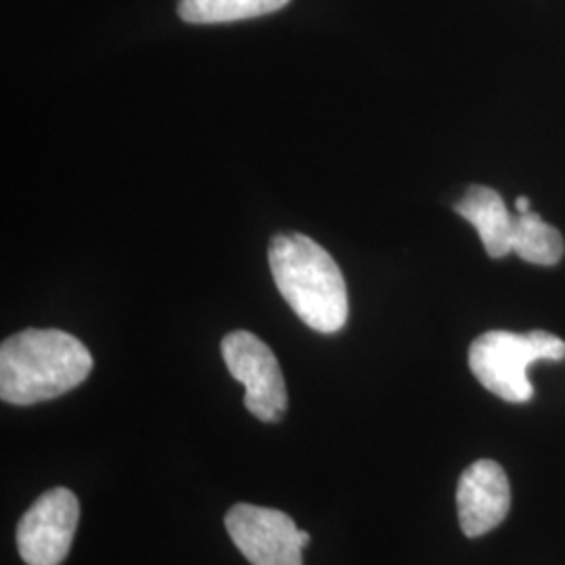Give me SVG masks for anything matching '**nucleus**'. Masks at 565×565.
I'll list each match as a JSON object with an SVG mask.
<instances>
[{
    "mask_svg": "<svg viewBox=\"0 0 565 565\" xmlns=\"http://www.w3.org/2000/svg\"><path fill=\"white\" fill-rule=\"evenodd\" d=\"M93 354L60 329H25L0 345V396L18 406L60 398L93 371Z\"/></svg>",
    "mask_w": 565,
    "mask_h": 565,
    "instance_id": "1",
    "label": "nucleus"
},
{
    "mask_svg": "<svg viewBox=\"0 0 565 565\" xmlns=\"http://www.w3.org/2000/svg\"><path fill=\"white\" fill-rule=\"evenodd\" d=\"M270 273L285 302L319 333H338L348 323V287L335 260L310 237L279 235L268 249Z\"/></svg>",
    "mask_w": 565,
    "mask_h": 565,
    "instance_id": "2",
    "label": "nucleus"
},
{
    "mask_svg": "<svg viewBox=\"0 0 565 565\" xmlns=\"http://www.w3.org/2000/svg\"><path fill=\"white\" fill-rule=\"evenodd\" d=\"M565 342L546 331H488L469 348V369L488 392L507 403L532 401L527 369L539 361H564Z\"/></svg>",
    "mask_w": 565,
    "mask_h": 565,
    "instance_id": "3",
    "label": "nucleus"
},
{
    "mask_svg": "<svg viewBox=\"0 0 565 565\" xmlns=\"http://www.w3.org/2000/svg\"><path fill=\"white\" fill-rule=\"evenodd\" d=\"M223 359L231 375L245 387V408L264 424L281 422L287 387L273 350L249 331H233L223 340Z\"/></svg>",
    "mask_w": 565,
    "mask_h": 565,
    "instance_id": "4",
    "label": "nucleus"
},
{
    "mask_svg": "<svg viewBox=\"0 0 565 565\" xmlns=\"http://www.w3.org/2000/svg\"><path fill=\"white\" fill-rule=\"evenodd\" d=\"M81 522V503L70 488H53L18 524V551L25 565H61Z\"/></svg>",
    "mask_w": 565,
    "mask_h": 565,
    "instance_id": "5",
    "label": "nucleus"
},
{
    "mask_svg": "<svg viewBox=\"0 0 565 565\" xmlns=\"http://www.w3.org/2000/svg\"><path fill=\"white\" fill-rule=\"evenodd\" d=\"M224 525L249 564L302 565L300 530L287 513L239 503L228 509Z\"/></svg>",
    "mask_w": 565,
    "mask_h": 565,
    "instance_id": "6",
    "label": "nucleus"
},
{
    "mask_svg": "<svg viewBox=\"0 0 565 565\" xmlns=\"http://www.w3.org/2000/svg\"><path fill=\"white\" fill-rule=\"evenodd\" d=\"M459 524L469 539L484 536L501 524L511 509V486L497 461L469 465L457 486Z\"/></svg>",
    "mask_w": 565,
    "mask_h": 565,
    "instance_id": "7",
    "label": "nucleus"
},
{
    "mask_svg": "<svg viewBox=\"0 0 565 565\" xmlns=\"http://www.w3.org/2000/svg\"><path fill=\"white\" fill-rule=\"evenodd\" d=\"M455 210L467 223L473 224L490 258H505L511 254L513 214L494 189L482 184L469 186Z\"/></svg>",
    "mask_w": 565,
    "mask_h": 565,
    "instance_id": "8",
    "label": "nucleus"
},
{
    "mask_svg": "<svg viewBox=\"0 0 565 565\" xmlns=\"http://www.w3.org/2000/svg\"><path fill=\"white\" fill-rule=\"evenodd\" d=\"M511 252L524 263L553 266L564 258L565 243L562 233L545 223L536 212L513 216Z\"/></svg>",
    "mask_w": 565,
    "mask_h": 565,
    "instance_id": "9",
    "label": "nucleus"
},
{
    "mask_svg": "<svg viewBox=\"0 0 565 565\" xmlns=\"http://www.w3.org/2000/svg\"><path fill=\"white\" fill-rule=\"evenodd\" d=\"M289 0H179V15L186 23H231L268 15Z\"/></svg>",
    "mask_w": 565,
    "mask_h": 565,
    "instance_id": "10",
    "label": "nucleus"
},
{
    "mask_svg": "<svg viewBox=\"0 0 565 565\" xmlns=\"http://www.w3.org/2000/svg\"><path fill=\"white\" fill-rule=\"evenodd\" d=\"M515 210H518V214H527V212H532V203L527 198H518Z\"/></svg>",
    "mask_w": 565,
    "mask_h": 565,
    "instance_id": "11",
    "label": "nucleus"
},
{
    "mask_svg": "<svg viewBox=\"0 0 565 565\" xmlns=\"http://www.w3.org/2000/svg\"><path fill=\"white\" fill-rule=\"evenodd\" d=\"M300 543H302L303 548L310 545V534L306 530H300Z\"/></svg>",
    "mask_w": 565,
    "mask_h": 565,
    "instance_id": "12",
    "label": "nucleus"
}]
</instances>
